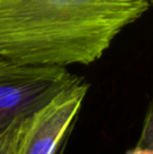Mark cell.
<instances>
[{"label": "cell", "instance_id": "obj_5", "mask_svg": "<svg viewBox=\"0 0 153 154\" xmlns=\"http://www.w3.org/2000/svg\"><path fill=\"white\" fill-rule=\"evenodd\" d=\"M125 154H153V100L146 110L141 135L136 145Z\"/></svg>", "mask_w": 153, "mask_h": 154}, {"label": "cell", "instance_id": "obj_4", "mask_svg": "<svg viewBox=\"0 0 153 154\" xmlns=\"http://www.w3.org/2000/svg\"><path fill=\"white\" fill-rule=\"evenodd\" d=\"M29 118L19 119L6 127L0 128V154L19 153Z\"/></svg>", "mask_w": 153, "mask_h": 154}, {"label": "cell", "instance_id": "obj_3", "mask_svg": "<svg viewBox=\"0 0 153 154\" xmlns=\"http://www.w3.org/2000/svg\"><path fill=\"white\" fill-rule=\"evenodd\" d=\"M88 89L83 79L33 114L18 154H64Z\"/></svg>", "mask_w": 153, "mask_h": 154}, {"label": "cell", "instance_id": "obj_2", "mask_svg": "<svg viewBox=\"0 0 153 154\" xmlns=\"http://www.w3.org/2000/svg\"><path fill=\"white\" fill-rule=\"evenodd\" d=\"M82 80L65 66L27 64L0 57V128L32 116Z\"/></svg>", "mask_w": 153, "mask_h": 154}, {"label": "cell", "instance_id": "obj_1", "mask_svg": "<svg viewBox=\"0 0 153 154\" xmlns=\"http://www.w3.org/2000/svg\"><path fill=\"white\" fill-rule=\"evenodd\" d=\"M150 6L151 0H0V57L90 65Z\"/></svg>", "mask_w": 153, "mask_h": 154}, {"label": "cell", "instance_id": "obj_6", "mask_svg": "<svg viewBox=\"0 0 153 154\" xmlns=\"http://www.w3.org/2000/svg\"><path fill=\"white\" fill-rule=\"evenodd\" d=\"M151 5L153 6V0H151Z\"/></svg>", "mask_w": 153, "mask_h": 154}]
</instances>
